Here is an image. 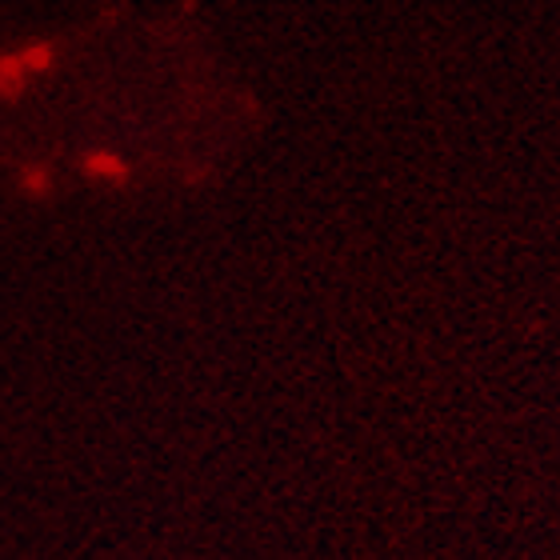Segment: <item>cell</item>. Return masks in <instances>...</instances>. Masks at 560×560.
<instances>
[]
</instances>
